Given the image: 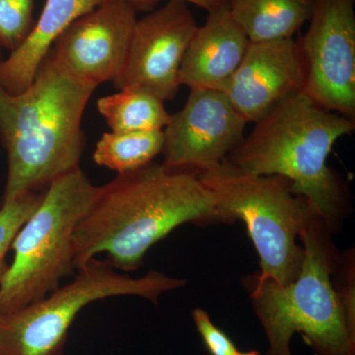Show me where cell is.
<instances>
[{
  "instance_id": "6da1fadb",
  "label": "cell",
  "mask_w": 355,
  "mask_h": 355,
  "mask_svg": "<svg viewBox=\"0 0 355 355\" xmlns=\"http://www.w3.org/2000/svg\"><path fill=\"white\" fill-rule=\"evenodd\" d=\"M186 223H220L212 193L197 173L151 162L98 187L73 237L79 270L106 253L116 270L135 272L153 245Z\"/></svg>"
},
{
  "instance_id": "7a4b0ae2",
  "label": "cell",
  "mask_w": 355,
  "mask_h": 355,
  "mask_svg": "<svg viewBox=\"0 0 355 355\" xmlns=\"http://www.w3.org/2000/svg\"><path fill=\"white\" fill-rule=\"evenodd\" d=\"M95 89L72 76L51 51L23 92L11 94L0 85V137L8 161L2 202L44 191L80 168L83 116Z\"/></svg>"
},
{
  "instance_id": "3957f363",
  "label": "cell",
  "mask_w": 355,
  "mask_h": 355,
  "mask_svg": "<svg viewBox=\"0 0 355 355\" xmlns=\"http://www.w3.org/2000/svg\"><path fill=\"white\" fill-rule=\"evenodd\" d=\"M354 128V119L322 108L300 91L254 123L226 159L244 172L286 178L336 233L349 214V193L328 158L336 142Z\"/></svg>"
},
{
  "instance_id": "277c9868",
  "label": "cell",
  "mask_w": 355,
  "mask_h": 355,
  "mask_svg": "<svg viewBox=\"0 0 355 355\" xmlns=\"http://www.w3.org/2000/svg\"><path fill=\"white\" fill-rule=\"evenodd\" d=\"M331 233L318 214L308 220L299 236L302 266L291 284L254 275L243 279L268 340V355H292L296 333L317 355H355V319L343 307L331 279L340 253Z\"/></svg>"
},
{
  "instance_id": "5b68a950",
  "label": "cell",
  "mask_w": 355,
  "mask_h": 355,
  "mask_svg": "<svg viewBox=\"0 0 355 355\" xmlns=\"http://www.w3.org/2000/svg\"><path fill=\"white\" fill-rule=\"evenodd\" d=\"M214 197L220 223L241 220L260 257V280L289 284L302 266L304 251L296 240L317 214L308 200L296 195L286 178L251 174L225 159L198 173Z\"/></svg>"
},
{
  "instance_id": "8992f818",
  "label": "cell",
  "mask_w": 355,
  "mask_h": 355,
  "mask_svg": "<svg viewBox=\"0 0 355 355\" xmlns=\"http://www.w3.org/2000/svg\"><path fill=\"white\" fill-rule=\"evenodd\" d=\"M97 190L81 168L46 188L11 244L13 261L0 279V315L41 300L76 275L74 233Z\"/></svg>"
},
{
  "instance_id": "52a82bcc",
  "label": "cell",
  "mask_w": 355,
  "mask_h": 355,
  "mask_svg": "<svg viewBox=\"0 0 355 355\" xmlns=\"http://www.w3.org/2000/svg\"><path fill=\"white\" fill-rule=\"evenodd\" d=\"M184 279L150 270L141 277L121 275L109 261L96 259L77 270L67 286L46 297L0 315V354L60 355L77 315L86 306L114 296H139L157 302Z\"/></svg>"
},
{
  "instance_id": "ba28073f",
  "label": "cell",
  "mask_w": 355,
  "mask_h": 355,
  "mask_svg": "<svg viewBox=\"0 0 355 355\" xmlns=\"http://www.w3.org/2000/svg\"><path fill=\"white\" fill-rule=\"evenodd\" d=\"M297 44L302 92L328 111L355 116V0H315Z\"/></svg>"
},
{
  "instance_id": "9c48e42d",
  "label": "cell",
  "mask_w": 355,
  "mask_h": 355,
  "mask_svg": "<svg viewBox=\"0 0 355 355\" xmlns=\"http://www.w3.org/2000/svg\"><path fill=\"white\" fill-rule=\"evenodd\" d=\"M247 123L221 91L191 89L163 130V164L197 174L211 169L241 144Z\"/></svg>"
},
{
  "instance_id": "30bf717a",
  "label": "cell",
  "mask_w": 355,
  "mask_h": 355,
  "mask_svg": "<svg viewBox=\"0 0 355 355\" xmlns=\"http://www.w3.org/2000/svg\"><path fill=\"white\" fill-rule=\"evenodd\" d=\"M197 28L190 7L181 0H168L137 19L125 65L114 83L116 88L139 86L164 102L174 99L181 86L184 53Z\"/></svg>"
},
{
  "instance_id": "8fae6325",
  "label": "cell",
  "mask_w": 355,
  "mask_h": 355,
  "mask_svg": "<svg viewBox=\"0 0 355 355\" xmlns=\"http://www.w3.org/2000/svg\"><path fill=\"white\" fill-rule=\"evenodd\" d=\"M132 0H102L55 41L51 51L79 80L96 88L116 81L127 58L137 11Z\"/></svg>"
},
{
  "instance_id": "7c38bea8",
  "label": "cell",
  "mask_w": 355,
  "mask_h": 355,
  "mask_svg": "<svg viewBox=\"0 0 355 355\" xmlns=\"http://www.w3.org/2000/svg\"><path fill=\"white\" fill-rule=\"evenodd\" d=\"M304 76L295 40L250 42L222 92L247 123H257L277 104L302 91Z\"/></svg>"
},
{
  "instance_id": "4fadbf2b",
  "label": "cell",
  "mask_w": 355,
  "mask_h": 355,
  "mask_svg": "<svg viewBox=\"0 0 355 355\" xmlns=\"http://www.w3.org/2000/svg\"><path fill=\"white\" fill-rule=\"evenodd\" d=\"M250 40L229 9L209 13L197 28L179 72L181 85L223 91L245 57Z\"/></svg>"
},
{
  "instance_id": "5bb4252c",
  "label": "cell",
  "mask_w": 355,
  "mask_h": 355,
  "mask_svg": "<svg viewBox=\"0 0 355 355\" xmlns=\"http://www.w3.org/2000/svg\"><path fill=\"white\" fill-rule=\"evenodd\" d=\"M101 2L46 0L39 20L25 41L6 60L0 62V85L11 94H19L29 87L60 35Z\"/></svg>"
},
{
  "instance_id": "9a60e30c",
  "label": "cell",
  "mask_w": 355,
  "mask_h": 355,
  "mask_svg": "<svg viewBox=\"0 0 355 355\" xmlns=\"http://www.w3.org/2000/svg\"><path fill=\"white\" fill-rule=\"evenodd\" d=\"M315 0H231L230 13L252 43L293 38L309 22Z\"/></svg>"
},
{
  "instance_id": "2e32d148",
  "label": "cell",
  "mask_w": 355,
  "mask_h": 355,
  "mask_svg": "<svg viewBox=\"0 0 355 355\" xmlns=\"http://www.w3.org/2000/svg\"><path fill=\"white\" fill-rule=\"evenodd\" d=\"M98 111L114 132L163 130L171 121L164 101L148 89L130 86L102 97Z\"/></svg>"
},
{
  "instance_id": "e0dca14e",
  "label": "cell",
  "mask_w": 355,
  "mask_h": 355,
  "mask_svg": "<svg viewBox=\"0 0 355 355\" xmlns=\"http://www.w3.org/2000/svg\"><path fill=\"white\" fill-rule=\"evenodd\" d=\"M163 146V130L106 132L96 144L93 159L96 164L121 174L153 162V159L162 153Z\"/></svg>"
},
{
  "instance_id": "ac0fdd59",
  "label": "cell",
  "mask_w": 355,
  "mask_h": 355,
  "mask_svg": "<svg viewBox=\"0 0 355 355\" xmlns=\"http://www.w3.org/2000/svg\"><path fill=\"white\" fill-rule=\"evenodd\" d=\"M44 191H27L2 202L0 207V279L8 268L6 261L7 252L11 249L14 238L23 224L39 207Z\"/></svg>"
},
{
  "instance_id": "d6986e66",
  "label": "cell",
  "mask_w": 355,
  "mask_h": 355,
  "mask_svg": "<svg viewBox=\"0 0 355 355\" xmlns=\"http://www.w3.org/2000/svg\"><path fill=\"white\" fill-rule=\"evenodd\" d=\"M35 0H0V48L12 53L30 34Z\"/></svg>"
},
{
  "instance_id": "ffe728a7",
  "label": "cell",
  "mask_w": 355,
  "mask_h": 355,
  "mask_svg": "<svg viewBox=\"0 0 355 355\" xmlns=\"http://www.w3.org/2000/svg\"><path fill=\"white\" fill-rule=\"evenodd\" d=\"M196 328L210 355H237L239 350L227 334L214 324L209 315L202 308L193 311Z\"/></svg>"
},
{
  "instance_id": "44dd1931",
  "label": "cell",
  "mask_w": 355,
  "mask_h": 355,
  "mask_svg": "<svg viewBox=\"0 0 355 355\" xmlns=\"http://www.w3.org/2000/svg\"><path fill=\"white\" fill-rule=\"evenodd\" d=\"M132 1L139 4L141 9H146V7L153 6L158 0H132ZM181 1L200 7L207 10V13L230 9L231 3V0H181Z\"/></svg>"
},
{
  "instance_id": "7402d4cb",
  "label": "cell",
  "mask_w": 355,
  "mask_h": 355,
  "mask_svg": "<svg viewBox=\"0 0 355 355\" xmlns=\"http://www.w3.org/2000/svg\"><path fill=\"white\" fill-rule=\"evenodd\" d=\"M237 355H261L258 350H247V352H239Z\"/></svg>"
},
{
  "instance_id": "603a6c76",
  "label": "cell",
  "mask_w": 355,
  "mask_h": 355,
  "mask_svg": "<svg viewBox=\"0 0 355 355\" xmlns=\"http://www.w3.org/2000/svg\"><path fill=\"white\" fill-rule=\"evenodd\" d=\"M1 51H0V62H1Z\"/></svg>"
},
{
  "instance_id": "cb8c5ba5",
  "label": "cell",
  "mask_w": 355,
  "mask_h": 355,
  "mask_svg": "<svg viewBox=\"0 0 355 355\" xmlns=\"http://www.w3.org/2000/svg\"><path fill=\"white\" fill-rule=\"evenodd\" d=\"M0 355H1V354H0Z\"/></svg>"
}]
</instances>
